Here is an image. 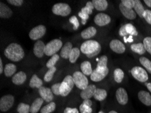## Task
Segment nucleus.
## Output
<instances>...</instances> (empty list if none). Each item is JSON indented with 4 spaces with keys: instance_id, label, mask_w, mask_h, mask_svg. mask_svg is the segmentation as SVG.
Masks as SVG:
<instances>
[{
    "instance_id": "nucleus-1",
    "label": "nucleus",
    "mask_w": 151,
    "mask_h": 113,
    "mask_svg": "<svg viewBox=\"0 0 151 113\" xmlns=\"http://www.w3.org/2000/svg\"><path fill=\"white\" fill-rule=\"evenodd\" d=\"M5 56L13 62H19L23 59L24 52L21 45L17 43H10L4 50Z\"/></svg>"
},
{
    "instance_id": "nucleus-2",
    "label": "nucleus",
    "mask_w": 151,
    "mask_h": 113,
    "mask_svg": "<svg viewBox=\"0 0 151 113\" xmlns=\"http://www.w3.org/2000/svg\"><path fill=\"white\" fill-rule=\"evenodd\" d=\"M101 45L98 41L95 40H88L82 43L80 50L87 57L93 58L97 56L101 51Z\"/></svg>"
},
{
    "instance_id": "nucleus-3",
    "label": "nucleus",
    "mask_w": 151,
    "mask_h": 113,
    "mask_svg": "<svg viewBox=\"0 0 151 113\" xmlns=\"http://www.w3.org/2000/svg\"><path fill=\"white\" fill-rule=\"evenodd\" d=\"M63 44L60 40L55 39L50 41L45 45V54L47 56H52L54 54H56V52L62 49Z\"/></svg>"
},
{
    "instance_id": "nucleus-4",
    "label": "nucleus",
    "mask_w": 151,
    "mask_h": 113,
    "mask_svg": "<svg viewBox=\"0 0 151 113\" xmlns=\"http://www.w3.org/2000/svg\"><path fill=\"white\" fill-rule=\"evenodd\" d=\"M75 83L73 77L70 75H67L64 78L60 85V96L63 97L67 96L70 93L74 87Z\"/></svg>"
},
{
    "instance_id": "nucleus-5",
    "label": "nucleus",
    "mask_w": 151,
    "mask_h": 113,
    "mask_svg": "<svg viewBox=\"0 0 151 113\" xmlns=\"http://www.w3.org/2000/svg\"><path fill=\"white\" fill-rule=\"evenodd\" d=\"M73 79L74 81L75 85H76L77 88H79L81 90H83L88 86V79L87 78L86 75L80 71H76L73 73Z\"/></svg>"
},
{
    "instance_id": "nucleus-6",
    "label": "nucleus",
    "mask_w": 151,
    "mask_h": 113,
    "mask_svg": "<svg viewBox=\"0 0 151 113\" xmlns=\"http://www.w3.org/2000/svg\"><path fill=\"white\" fill-rule=\"evenodd\" d=\"M52 11L55 15L67 17L71 12V8L67 4L58 3L53 6Z\"/></svg>"
},
{
    "instance_id": "nucleus-7",
    "label": "nucleus",
    "mask_w": 151,
    "mask_h": 113,
    "mask_svg": "<svg viewBox=\"0 0 151 113\" xmlns=\"http://www.w3.org/2000/svg\"><path fill=\"white\" fill-rule=\"evenodd\" d=\"M109 70L108 67H98L94 71H93L92 73L90 75V79L94 82H99L104 79L109 74Z\"/></svg>"
},
{
    "instance_id": "nucleus-8",
    "label": "nucleus",
    "mask_w": 151,
    "mask_h": 113,
    "mask_svg": "<svg viewBox=\"0 0 151 113\" xmlns=\"http://www.w3.org/2000/svg\"><path fill=\"white\" fill-rule=\"evenodd\" d=\"M131 73L135 79L142 83H146L148 79V75L143 68L139 66H134L132 68Z\"/></svg>"
},
{
    "instance_id": "nucleus-9",
    "label": "nucleus",
    "mask_w": 151,
    "mask_h": 113,
    "mask_svg": "<svg viewBox=\"0 0 151 113\" xmlns=\"http://www.w3.org/2000/svg\"><path fill=\"white\" fill-rule=\"evenodd\" d=\"M46 33V28L43 25H38L31 30L29 36L31 40H39L43 37Z\"/></svg>"
},
{
    "instance_id": "nucleus-10",
    "label": "nucleus",
    "mask_w": 151,
    "mask_h": 113,
    "mask_svg": "<svg viewBox=\"0 0 151 113\" xmlns=\"http://www.w3.org/2000/svg\"><path fill=\"white\" fill-rule=\"evenodd\" d=\"M14 103V97L12 95H6L1 97L0 100V110L6 112L12 107Z\"/></svg>"
},
{
    "instance_id": "nucleus-11",
    "label": "nucleus",
    "mask_w": 151,
    "mask_h": 113,
    "mask_svg": "<svg viewBox=\"0 0 151 113\" xmlns=\"http://www.w3.org/2000/svg\"><path fill=\"white\" fill-rule=\"evenodd\" d=\"M111 21V18L108 14L104 13H99L96 14L94 18V22L96 24L100 27L106 26Z\"/></svg>"
},
{
    "instance_id": "nucleus-12",
    "label": "nucleus",
    "mask_w": 151,
    "mask_h": 113,
    "mask_svg": "<svg viewBox=\"0 0 151 113\" xmlns=\"http://www.w3.org/2000/svg\"><path fill=\"white\" fill-rule=\"evenodd\" d=\"M39 94L43 100L46 102H52V100L54 99L53 92L52 89L48 88V87H42L39 89Z\"/></svg>"
},
{
    "instance_id": "nucleus-13",
    "label": "nucleus",
    "mask_w": 151,
    "mask_h": 113,
    "mask_svg": "<svg viewBox=\"0 0 151 113\" xmlns=\"http://www.w3.org/2000/svg\"><path fill=\"white\" fill-rule=\"evenodd\" d=\"M110 48L112 51L116 54H123L125 52V46L121 41L118 40H113L110 42Z\"/></svg>"
},
{
    "instance_id": "nucleus-14",
    "label": "nucleus",
    "mask_w": 151,
    "mask_h": 113,
    "mask_svg": "<svg viewBox=\"0 0 151 113\" xmlns=\"http://www.w3.org/2000/svg\"><path fill=\"white\" fill-rule=\"evenodd\" d=\"M116 98L119 104L121 105H125L128 102V95L126 90L123 87H119L116 91Z\"/></svg>"
},
{
    "instance_id": "nucleus-15",
    "label": "nucleus",
    "mask_w": 151,
    "mask_h": 113,
    "mask_svg": "<svg viewBox=\"0 0 151 113\" xmlns=\"http://www.w3.org/2000/svg\"><path fill=\"white\" fill-rule=\"evenodd\" d=\"M45 45L42 41H37L33 48V53L37 58H42L45 54Z\"/></svg>"
},
{
    "instance_id": "nucleus-16",
    "label": "nucleus",
    "mask_w": 151,
    "mask_h": 113,
    "mask_svg": "<svg viewBox=\"0 0 151 113\" xmlns=\"http://www.w3.org/2000/svg\"><path fill=\"white\" fill-rule=\"evenodd\" d=\"M96 89L97 88L95 85H89L86 89L81 91V93H80V96L83 100L90 99L91 97H93Z\"/></svg>"
},
{
    "instance_id": "nucleus-17",
    "label": "nucleus",
    "mask_w": 151,
    "mask_h": 113,
    "mask_svg": "<svg viewBox=\"0 0 151 113\" xmlns=\"http://www.w3.org/2000/svg\"><path fill=\"white\" fill-rule=\"evenodd\" d=\"M119 10L122 13V14L124 17L129 20H134L136 18L137 14L136 12H134L133 9H129L127 8L126 7H125L122 4H119Z\"/></svg>"
},
{
    "instance_id": "nucleus-18",
    "label": "nucleus",
    "mask_w": 151,
    "mask_h": 113,
    "mask_svg": "<svg viewBox=\"0 0 151 113\" xmlns=\"http://www.w3.org/2000/svg\"><path fill=\"white\" fill-rule=\"evenodd\" d=\"M138 99L140 102L146 106L150 107L151 106V95L149 92L142 90L138 94Z\"/></svg>"
},
{
    "instance_id": "nucleus-19",
    "label": "nucleus",
    "mask_w": 151,
    "mask_h": 113,
    "mask_svg": "<svg viewBox=\"0 0 151 113\" xmlns=\"http://www.w3.org/2000/svg\"><path fill=\"white\" fill-rule=\"evenodd\" d=\"M27 80V75L23 71H20L16 73L12 78V81L17 85H22Z\"/></svg>"
},
{
    "instance_id": "nucleus-20",
    "label": "nucleus",
    "mask_w": 151,
    "mask_h": 113,
    "mask_svg": "<svg viewBox=\"0 0 151 113\" xmlns=\"http://www.w3.org/2000/svg\"><path fill=\"white\" fill-rule=\"evenodd\" d=\"M12 11L6 4L0 3V17L1 18H9L12 16Z\"/></svg>"
},
{
    "instance_id": "nucleus-21",
    "label": "nucleus",
    "mask_w": 151,
    "mask_h": 113,
    "mask_svg": "<svg viewBox=\"0 0 151 113\" xmlns=\"http://www.w3.org/2000/svg\"><path fill=\"white\" fill-rule=\"evenodd\" d=\"M73 50V44L70 42H67L62 48L60 56L64 59L69 58L70 52Z\"/></svg>"
},
{
    "instance_id": "nucleus-22",
    "label": "nucleus",
    "mask_w": 151,
    "mask_h": 113,
    "mask_svg": "<svg viewBox=\"0 0 151 113\" xmlns=\"http://www.w3.org/2000/svg\"><path fill=\"white\" fill-rule=\"evenodd\" d=\"M97 33V30L95 27H90L86 29L83 30L81 33V37L84 39V40H89L92 37L95 36V35Z\"/></svg>"
},
{
    "instance_id": "nucleus-23",
    "label": "nucleus",
    "mask_w": 151,
    "mask_h": 113,
    "mask_svg": "<svg viewBox=\"0 0 151 113\" xmlns=\"http://www.w3.org/2000/svg\"><path fill=\"white\" fill-rule=\"evenodd\" d=\"M44 100L42 98H36L31 106L30 112L31 113H37L40 110V108L43 105Z\"/></svg>"
},
{
    "instance_id": "nucleus-24",
    "label": "nucleus",
    "mask_w": 151,
    "mask_h": 113,
    "mask_svg": "<svg viewBox=\"0 0 151 113\" xmlns=\"http://www.w3.org/2000/svg\"><path fill=\"white\" fill-rule=\"evenodd\" d=\"M94 8L98 11H104L108 8V2L106 0H93Z\"/></svg>"
},
{
    "instance_id": "nucleus-25",
    "label": "nucleus",
    "mask_w": 151,
    "mask_h": 113,
    "mask_svg": "<svg viewBox=\"0 0 151 113\" xmlns=\"http://www.w3.org/2000/svg\"><path fill=\"white\" fill-rule=\"evenodd\" d=\"M29 86L31 88H37L40 89L43 86V81L40 79L37 75H33L32 76L31 79L29 82Z\"/></svg>"
},
{
    "instance_id": "nucleus-26",
    "label": "nucleus",
    "mask_w": 151,
    "mask_h": 113,
    "mask_svg": "<svg viewBox=\"0 0 151 113\" xmlns=\"http://www.w3.org/2000/svg\"><path fill=\"white\" fill-rule=\"evenodd\" d=\"M81 70L85 75L89 76L92 73V68H91V63L89 61H84L81 64Z\"/></svg>"
},
{
    "instance_id": "nucleus-27",
    "label": "nucleus",
    "mask_w": 151,
    "mask_h": 113,
    "mask_svg": "<svg viewBox=\"0 0 151 113\" xmlns=\"http://www.w3.org/2000/svg\"><path fill=\"white\" fill-rule=\"evenodd\" d=\"M16 71H17V66L15 64L9 63L7 64L4 67V73L5 74L6 77H10L16 73Z\"/></svg>"
},
{
    "instance_id": "nucleus-28",
    "label": "nucleus",
    "mask_w": 151,
    "mask_h": 113,
    "mask_svg": "<svg viewBox=\"0 0 151 113\" xmlns=\"http://www.w3.org/2000/svg\"><path fill=\"white\" fill-rule=\"evenodd\" d=\"M131 50L135 53H137L139 55H143L146 52L143 43H134L131 45Z\"/></svg>"
},
{
    "instance_id": "nucleus-29",
    "label": "nucleus",
    "mask_w": 151,
    "mask_h": 113,
    "mask_svg": "<svg viewBox=\"0 0 151 113\" xmlns=\"http://www.w3.org/2000/svg\"><path fill=\"white\" fill-rule=\"evenodd\" d=\"M107 97V91L104 89H100L97 88L96 90L94 95H93V98L95 100L98 101H103L106 99Z\"/></svg>"
},
{
    "instance_id": "nucleus-30",
    "label": "nucleus",
    "mask_w": 151,
    "mask_h": 113,
    "mask_svg": "<svg viewBox=\"0 0 151 113\" xmlns=\"http://www.w3.org/2000/svg\"><path fill=\"white\" fill-rule=\"evenodd\" d=\"M134 8L137 14L140 18H143V14L145 10L139 0H135V6Z\"/></svg>"
},
{
    "instance_id": "nucleus-31",
    "label": "nucleus",
    "mask_w": 151,
    "mask_h": 113,
    "mask_svg": "<svg viewBox=\"0 0 151 113\" xmlns=\"http://www.w3.org/2000/svg\"><path fill=\"white\" fill-rule=\"evenodd\" d=\"M124 72L121 68H116L114 71V79H115V81L118 83H120L122 82L123 78H124Z\"/></svg>"
},
{
    "instance_id": "nucleus-32",
    "label": "nucleus",
    "mask_w": 151,
    "mask_h": 113,
    "mask_svg": "<svg viewBox=\"0 0 151 113\" xmlns=\"http://www.w3.org/2000/svg\"><path fill=\"white\" fill-rule=\"evenodd\" d=\"M80 50L79 48H73L71 52H70V56H69V61L71 63H75L78 59V58L80 56Z\"/></svg>"
},
{
    "instance_id": "nucleus-33",
    "label": "nucleus",
    "mask_w": 151,
    "mask_h": 113,
    "mask_svg": "<svg viewBox=\"0 0 151 113\" xmlns=\"http://www.w3.org/2000/svg\"><path fill=\"white\" fill-rule=\"evenodd\" d=\"M56 103L54 102H50L47 104V105L44 106L42 108V109L41 110V113H52V112H54L55 109H56Z\"/></svg>"
},
{
    "instance_id": "nucleus-34",
    "label": "nucleus",
    "mask_w": 151,
    "mask_h": 113,
    "mask_svg": "<svg viewBox=\"0 0 151 113\" xmlns=\"http://www.w3.org/2000/svg\"><path fill=\"white\" fill-rule=\"evenodd\" d=\"M139 62H140L142 65L148 71V72L151 74V61L150 60L145 57H140L139 58Z\"/></svg>"
},
{
    "instance_id": "nucleus-35",
    "label": "nucleus",
    "mask_w": 151,
    "mask_h": 113,
    "mask_svg": "<svg viewBox=\"0 0 151 113\" xmlns=\"http://www.w3.org/2000/svg\"><path fill=\"white\" fill-rule=\"evenodd\" d=\"M56 71V67H52L48 69V71H47V73H45L44 76V81L45 82H50L51 81L52 78L54 77V75L55 72Z\"/></svg>"
},
{
    "instance_id": "nucleus-36",
    "label": "nucleus",
    "mask_w": 151,
    "mask_h": 113,
    "mask_svg": "<svg viewBox=\"0 0 151 113\" xmlns=\"http://www.w3.org/2000/svg\"><path fill=\"white\" fill-rule=\"evenodd\" d=\"M30 109V106L25 103H20L17 107V111L18 113H29Z\"/></svg>"
},
{
    "instance_id": "nucleus-37",
    "label": "nucleus",
    "mask_w": 151,
    "mask_h": 113,
    "mask_svg": "<svg viewBox=\"0 0 151 113\" xmlns=\"http://www.w3.org/2000/svg\"><path fill=\"white\" fill-rule=\"evenodd\" d=\"M93 8H94V6H93L92 1H88V2H87L86 6L83 7V8H82L81 12H83L85 14H87L90 15L92 14Z\"/></svg>"
},
{
    "instance_id": "nucleus-38",
    "label": "nucleus",
    "mask_w": 151,
    "mask_h": 113,
    "mask_svg": "<svg viewBox=\"0 0 151 113\" xmlns=\"http://www.w3.org/2000/svg\"><path fill=\"white\" fill-rule=\"evenodd\" d=\"M59 58H60V56L58 54H54V56H52L51 58L46 63L47 67L49 68L54 67V66H55V64H56V62L59 60Z\"/></svg>"
},
{
    "instance_id": "nucleus-39",
    "label": "nucleus",
    "mask_w": 151,
    "mask_h": 113,
    "mask_svg": "<svg viewBox=\"0 0 151 113\" xmlns=\"http://www.w3.org/2000/svg\"><path fill=\"white\" fill-rule=\"evenodd\" d=\"M125 28L126 30L128 35H138V32H137L136 28L132 24H127L125 25Z\"/></svg>"
},
{
    "instance_id": "nucleus-40",
    "label": "nucleus",
    "mask_w": 151,
    "mask_h": 113,
    "mask_svg": "<svg viewBox=\"0 0 151 113\" xmlns=\"http://www.w3.org/2000/svg\"><path fill=\"white\" fill-rule=\"evenodd\" d=\"M143 44L146 50L151 55V37H146L143 40Z\"/></svg>"
},
{
    "instance_id": "nucleus-41",
    "label": "nucleus",
    "mask_w": 151,
    "mask_h": 113,
    "mask_svg": "<svg viewBox=\"0 0 151 113\" xmlns=\"http://www.w3.org/2000/svg\"><path fill=\"white\" fill-rule=\"evenodd\" d=\"M107 64H108V58L104 55L100 58L98 62L97 66L98 67H107Z\"/></svg>"
},
{
    "instance_id": "nucleus-42",
    "label": "nucleus",
    "mask_w": 151,
    "mask_h": 113,
    "mask_svg": "<svg viewBox=\"0 0 151 113\" xmlns=\"http://www.w3.org/2000/svg\"><path fill=\"white\" fill-rule=\"evenodd\" d=\"M60 85L61 83H56L52 86V91L56 96H60Z\"/></svg>"
},
{
    "instance_id": "nucleus-43",
    "label": "nucleus",
    "mask_w": 151,
    "mask_h": 113,
    "mask_svg": "<svg viewBox=\"0 0 151 113\" xmlns=\"http://www.w3.org/2000/svg\"><path fill=\"white\" fill-rule=\"evenodd\" d=\"M79 110L81 113H91L92 112V109L91 107H88L82 102V104L79 107Z\"/></svg>"
},
{
    "instance_id": "nucleus-44",
    "label": "nucleus",
    "mask_w": 151,
    "mask_h": 113,
    "mask_svg": "<svg viewBox=\"0 0 151 113\" xmlns=\"http://www.w3.org/2000/svg\"><path fill=\"white\" fill-rule=\"evenodd\" d=\"M121 4L127 8L132 9L134 8L135 0H122Z\"/></svg>"
},
{
    "instance_id": "nucleus-45",
    "label": "nucleus",
    "mask_w": 151,
    "mask_h": 113,
    "mask_svg": "<svg viewBox=\"0 0 151 113\" xmlns=\"http://www.w3.org/2000/svg\"><path fill=\"white\" fill-rule=\"evenodd\" d=\"M69 22L73 25V29L77 30L79 27V22L78 21L77 17L75 16H73V17L69 18Z\"/></svg>"
},
{
    "instance_id": "nucleus-46",
    "label": "nucleus",
    "mask_w": 151,
    "mask_h": 113,
    "mask_svg": "<svg viewBox=\"0 0 151 113\" xmlns=\"http://www.w3.org/2000/svg\"><path fill=\"white\" fill-rule=\"evenodd\" d=\"M143 18H145L148 24H151V10H145L143 14Z\"/></svg>"
},
{
    "instance_id": "nucleus-47",
    "label": "nucleus",
    "mask_w": 151,
    "mask_h": 113,
    "mask_svg": "<svg viewBox=\"0 0 151 113\" xmlns=\"http://www.w3.org/2000/svg\"><path fill=\"white\" fill-rule=\"evenodd\" d=\"M8 2L14 6H21L24 3L23 0H8Z\"/></svg>"
},
{
    "instance_id": "nucleus-48",
    "label": "nucleus",
    "mask_w": 151,
    "mask_h": 113,
    "mask_svg": "<svg viewBox=\"0 0 151 113\" xmlns=\"http://www.w3.org/2000/svg\"><path fill=\"white\" fill-rule=\"evenodd\" d=\"M64 113H79V110L76 108H66L64 110Z\"/></svg>"
},
{
    "instance_id": "nucleus-49",
    "label": "nucleus",
    "mask_w": 151,
    "mask_h": 113,
    "mask_svg": "<svg viewBox=\"0 0 151 113\" xmlns=\"http://www.w3.org/2000/svg\"><path fill=\"white\" fill-rule=\"evenodd\" d=\"M79 17L81 18L82 20H85V21H87V20L89 18V15L87 14H85L82 12H79L78 13Z\"/></svg>"
},
{
    "instance_id": "nucleus-50",
    "label": "nucleus",
    "mask_w": 151,
    "mask_h": 113,
    "mask_svg": "<svg viewBox=\"0 0 151 113\" xmlns=\"http://www.w3.org/2000/svg\"><path fill=\"white\" fill-rule=\"evenodd\" d=\"M119 35L121 36H124V37H125L127 35H128L127 34V31H126V30H125V25L124 26H123L122 27H121V29L119 30Z\"/></svg>"
},
{
    "instance_id": "nucleus-51",
    "label": "nucleus",
    "mask_w": 151,
    "mask_h": 113,
    "mask_svg": "<svg viewBox=\"0 0 151 113\" xmlns=\"http://www.w3.org/2000/svg\"><path fill=\"white\" fill-rule=\"evenodd\" d=\"M83 103L85 104L86 105L88 106V107H91V105H92V102H91V100H90V99H88V100H84Z\"/></svg>"
},
{
    "instance_id": "nucleus-52",
    "label": "nucleus",
    "mask_w": 151,
    "mask_h": 113,
    "mask_svg": "<svg viewBox=\"0 0 151 113\" xmlns=\"http://www.w3.org/2000/svg\"><path fill=\"white\" fill-rule=\"evenodd\" d=\"M4 69L3 67V63H2V60L1 58L0 59V74H2L4 73Z\"/></svg>"
},
{
    "instance_id": "nucleus-53",
    "label": "nucleus",
    "mask_w": 151,
    "mask_h": 113,
    "mask_svg": "<svg viewBox=\"0 0 151 113\" xmlns=\"http://www.w3.org/2000/svg\"><path fill=\"white\" fill-rule=\"evenodd\" d=\"M144 2H145L146 6L151 8V0H145Z\"/></svg>"
},
{
    "instance_id": "nucleus-54",
    "label": "nucleus",
    "mask_w": 151,
    "mask_h": 113,
    "mask_svg": "<svg viewBox=\"0 0 151 113\" xmlns=\"http://www.w3.org/2000/svg\"><path fill=\"white\" fill-rule=\"evenodd\" d=\"M146 86L151 93V83H146Z\"/></svg>"
},
{
    "instance_id": "nucleus-55",
    "label": "nucleus",
    "mask_w": 151,
    "mask_h": 113,
    "mask_svg": "<svg viewBox=\"0 0 151 113\" xmlns=\"http://www.w3.org/2000/svg\"><path fill=\"white\" fill-rule=\"evenodd\" d=\"M132 41H133V40H132V37L130 35L129 37L128 38V41H129V42H132Z\"/></svg>"
},
{
    "instance_id": "nucleus-56",
    "label": "nucleus",
    "mask_w": 151,
    "mask_h": 113,
    "mask_svg": "<svg viewBox=\"0 0 151 113\" xmlns=\"http://www.w3.org/2000/svg\"><path fill=\"white\" fill-rule=\"evenodd\" d=\"M109 113H118V112L115 111V110H111V111H110Z\"/></svg>"
},
{
    "instance_id": "nucleus-57",
    "label": "nucleus",
    "mask_w": 151,
    "mask_h": 113,
    "mask_svg": "<svg viewBox=\"0 0 151 113\" xmlns=\"http://www.w3.org/2000/svg\"><path fill=\"white\" fill-rule=\"evenodd\" d=\"M81 23L83 24H86V21H85V20H81Z\"/></svg>"
},
{
    "instance_id": "nucleus-58",
    "label": "nucleus",
    "mask_w": 151,
    "mask_h": 113,
    "mask_svg": "<svg viewBox=\"0 0 151 113\" xmlns=\"http://www.w3.org/2000/svg\"><path fill=\"white\" fill-rule=\"evenodd\" d=\"M98 113H104V112H103V111H100L99 112H98Z\"/></svg>"
},
{
    "instance_id": "nucleus-59",
    "label": "nucleus",
    "mask_w": 151,
    "mask_h": 113,
    "mask_svg": "<svg viewBox=\"0 0 151 113\" xmlns=\"http://www.w3.org/2000/svg\"><path fill=\"white\" fill-rule=\"evenodd\" d=\"M150 113H151V111H150Z\"/></svg>"
}]
</instances>
